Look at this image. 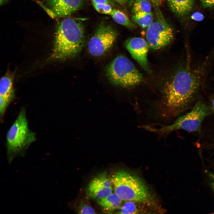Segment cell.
<instances>
[{
    "mask_svg": "<svg viewBox=\"0 0 214 214\" xmlns=\"http://www.w3.org/2000/svg\"><path fill=\"white\" fill-rule=\"evenodd\" d=\"M110 180L115 193L122 200L144 202L150 199L147 186L140 178L133 174L119 170Z\"/></svg>",
    "mask_w": 214,
    "mask_h": 214,
    "instance_id": "obj_4",
    "label": "cell"
},
{
    "mask_svg": "<svg viewBox=\"0 0 214 214\" xmlns=\"http://www.w3.org/2000/svg\"><path fill=\"white\" fill-rule=\"evenodd\" d=\"M151 6L148 0H135L132 10L134 14L140 12H151Z\"/></svg>",
    "mask_w": 214,
    "mask_h": 214,
    "instance_id": "obj_17",
    "label": "cell"
},
{
    "mask_svg": "<svg viewBox=\"0 0 214 214\" xmlns=\"http://www.w3.org/2000/svg\"><path fill=\"white\" fill-rule=\"evenodd\" d=\"M207 174L211 181V185L212 188L214 191V174L209 172H208Z\"/></svg>",
    "mask_w": 214,
    "mask_h": 214,
    "instance_id": "obj_23",
    "label": "cell"
},
{
    "mask_svg": "<svg viewBox=\"0 0 214 214\" xmlns=\"http://www.w3.org/2000/svg\"><path fill=\"white\" fill-rule=\"evenodd\" d=\"M7 159L11 163L17 156H23L30 144L36 140L29 128L25 109L21 108L6 136Z\"/></svg>",
    "mask_w": 214,
    "mask_h": 214,
    "instance_id": "obj_3",
    "label": "cell"
},
{
    "mask_svg": "<svg viewBox=\"0 0 214 214\" xmlns=\"http://www.w3.org/2000/svg\"><path fill=\"white\" fill-rule=\"evenodd\" d=\"M202 87L198 74L186 63L165 86L159 106L160 115L166 118L174 117L187 110L194 103Z\"/></svg>",
    "mask_w": 214,
    "mask_h": 214,
    "instance_id": "obj_1",
    "label": "cell"
},
{
    "mask_svg": "<svg viewBox=\"0 0 214 214\" xmlns=\"http://www.w3.org/2000/svg\"><path fill=\"white\" fill-rule=\"evenodd\" d=\"M210 114L209 108L207 105L203 101L199 100L195 103L190 112L178 117L171 124L157 128L146 125L144 128L148 130L161 134L179 130L200 133L202 122Z\"/></svg>",
    "mask_w": 214,
    "mask_h": 214,
    "instance_id": "obj_5",
    "label": "cell"
},
{
    "mask_svg": "<svg viewBox=\"0 0 214 214\" xmlns=\"http://www.w3.org/2000/svg\"><path fill=\"white\" fill-rule=\"evenodd\" d=\"M49 9L56 17L68 15L79 9L83 0H46Z\"/></svg>",
    "mask_w": 214,
    "mask_h": 214,
    "instance_id": "obj_11",
    "label": "cell"
},
{
    "mask_svg": "<svg viewBox=\"0 0 214 214\" xmlns=\"http://www.w3.org/2000/svg\"><path fill=\"white\" fill-rule=\"evenodd\" d=\"M171 10L177 16L183 18L192 10L195 0H167Z\"/></svg>",
    "mask_w": 214,
    "mask_h": 214,
    "instance_id": "obj_13",
    "label": "cell"
},
{
    "mask_svg": "<svg viewBox=\"0 0 214 214\" xmlns=\"http://www.w3.org/2000/svg\"><path fill=\"white\" fill-rule=\"evenodd\" d=\"M78 213L80 214H95V211L91 207L87 204H82L78 210Z\"/></svg>",
    "mask_w": 214,
    "mask_h": 214,
    "instance_id": "obj_20",
    "label": "cell"
},
{
    "mask_svg": "<svg viewBox=\"0 0 214 214\" xmlns=\"http://www.w3.org/2000/svg\"><path fill=\"white\" fill-rule=\"evenodd\" d=\"M127 201L120 207L118 213L119 214H134L137 211V206L134 202Z\"/></svg>",
    "mask_w": 214,
    "mask_h": 214,
    "instance_id": "obj_18",
    "label": "cell"
},
{
    "mask_svg": "<svg viewBox=\"0 0 214 214\" xmlns=\"http://www.w3.org/2000/svg\"><path fill=\"white\" fill-rule=\"evenodd\" d=\"M154 6L156 19L147 28L146 37L149 46L156 50L169 44L174 35L173 29L165 20L158 6Z\"/></svg>",
    "mask_w": 214,
    "mask_h": 214,
    "instance_id": "obj_7",
    "label": "cell"
},
{
    "mask_svg": "<svg viewBox=\"0 0 214 214\" xmlns=\"http://www.w3.org/2000/svg\"><path fill=\"white\" fill-rule=\"evenodd\" d=\"M191 18L192 19L195 21H200L203 20L204 18V16L201 12H196L191 15Z\"/></svg>",
    "mask_w": 214,
    "mask_h": 214,
    "instance_id": "obj_22",
    "label": "cell"
},
{
    "mask_svg": "<svg viewBox=\"0 0 214 214\" xmlns=\"http://www.w3.org/2000/svg\"><path fill=\"white\" fill-rule=\"evenodd\" d=\"M121 5H123L125 4L128 0H114Z\"/></svg>",
    "mask_w": 214,
    "mask_h": 214,
    "instance_id": "obj_27",
    "label": "cell"
},
{
    "mask_svg": "<svg viewBox=\"0 0 214 214\" xmlns=\"http://www.w3.org/2000/svg\"><path fill=\"white\" fill-rule=\"evenodd\" d=\"M110 15L116 23L128 29H132L135 26L128 16L120 10L112 9Z\"/></svg>",
    "mask_w": 214,
    "mask_h": 214,
    "instance_id": "obj_15",
    "label": "cell"
},
{
    "mask_svg": "<svg viewBox=\"0 0 214 214\" xmlns=\"http://www.w3.org/2000/svg\"><path fill=\"white\" fill-rule=\"evenodd\" d=\"M152 13L140 12L133 14L132 18V21L143 28H147L153 22Z\"/></svg>",
    "mask_w": 214,
    "mask_h": 214,
    "instance_id": "obj_16",
    "label": "cell"
},
{
    "mask_svg": "<svg viewBox=\"0 0 214 214\" xmlns=\"http://www.w3.org/2000/svg\"><path fill=\"white\" fill-rule=\"evenodd\" d=\"M111 180L105 172L94 177L88 184L86 190L88 196L97 200L105 197L112 193L113 189Z\"/></svg>",
    "mask_w": 214,
    "mask_h": 214,
    "instance_id": "obj_10",
    "label": "cell"
},
{
    "mask_svg": "<svg viewBox=\"0 0 214 214\" xmlns=\"http://www.w3.org/2000/svg\"><path fill=\"white\" fill-rule=\"evenodd\" d=\"M7 0H0V4H3L4 2L6 1Z\"/></svg>",
    "mask_w": 214,
    "mask_h": 214,
    "instance_id": "obj_28",
    "label": "cell"
},
{
    "mask_svg": "<svg viewBox=\"0 0 214 214\" xmlns=\"http://www.w3.org/2000/svg\"><path fill=\"white\" fill-rule=\"evenodd\" d=\"M202 6L205 8L214 7V0H200Z\"/></svg>",
    "mask_w": 214,
    "mask_h": 214,
    "instance_id": "obj_21",
    "label": "cell"
},
{
    "mask_svg": "<svg viewBox=\"0 0 214 214\" xmlns=\"http://www.w3.org/2000/svg\"><path fill=\"white\" fill-rule=\"evenodd\" d=\"M92 5L95 10L101 14L110 15L112 9L109 4L97 3L92 1Z\"/></svg>",
    "mask_w": 214,
    "mask_h": 214,
    "instance_id": "obj_19",
    "label": "cell"
},
{
    "mask_svg": "<svg viewBox=\"0 0 214 214\" xmlns=\"http://www.w3.org/2000/svg\"><path fill=\"white\" fill-rule=\"evenodd\" d=\"M125 47L133 57L145 70H149L147 55L149 45L144 38L133 37L127 40Z\"/></svg>",
    "mask_w": 214,
    "mask_h": 214,
    "instance_id": "obj_9",
    "label": "cell"
},
{
    "mask_svg": "<svg viewBox=\"0 0 214 214\" xmlns=\"http://www.w3.org/2000/svg\"><path fill=\"white\" fill-rule=\"evenodd\" d=\"M153 4V5L158 6L161 5L162 2L163 0H150Z\"/></svg>",
    "mask_w": 214,
    "mask_h": 214,
    "instance_id": "obj_25",
    "label": "cell"
},
{
    "mask_svg": "<svg viewBox=\"0 0 214 214\" xmlns=\"http://www.w3.org/2000/svg\"><path fill=\"white\" fill-rule=\"evenodd\" d=\"M117 36V32L112 27L100 25L89 42V53L94 56L102 55L112 46Z\"/></svg>",
    "mask_w": 214,
    "mask_h": 214,
    "instance_id": "obj_8",
    "label": "cell"
},
{
    "mask_svg": "<svg viewBox=\"0 0 214 214\" xmlns=\"http://www.w3.org/2000/svg\"><path fill=\"white\" fill-rule=\"evenodd\" d=\"M107 76L114 84L124 87H131L140 83L142 75L132 62L123 55L117 56L106 69Z\"/></svg>",
    "mask_w": 214,
    "mask_h": 214,
    "instance_id": "obj_6",
    "label": "cell"
},
{
    "mask_svg": "<svg viewBox=\"0 0 214 214\" xmlns=\"http://www.w3.org/2000/svg\"><path fill=\"white\" fill-rule=\"evenodd\" d=\"M12 78L6 75L2 77L0 82V114L2 119L8 105L14 97Z\"/></svg>",
    "mask_w": 214,
    "mask_h": 214,
    "instance_id": "obj_12",
    "label": "cell"
},
{
    "mask_svg": "<svg viewBox=\"0 0 214 214\" xmlns=\"http://www.w3.org/2000/svg\"><path fill=\"white\" fill-rule=\"evenodd\" d=\"M84 34V27L81 22L70 18L62 20L56 33L51 58L65 59L76 56L83 48Z\"/></svg>",
    "mask_w": 214,
    "mask_h": 214,
    "instance_id": "obj_2",
    "label": "cell"
},
{
    "mask_svg": "<svg viewBox=\"0 0 214 214\" xmlns=\"http://www.w3.org/2000/svg\"><path fill=\"white\" fill-rule=\"evenodd\" d=\"M92 1L97 3H107L109 4L110 1L109 0H92Z\"/></svg>",
    "mask_w": 214,
    "mask_h": 214,
    "instance_id": "obj_24",
    "label": "cell"
},
{
    "mask_svg": "<svg viewBox=\"0 0 214 214\" xmlns=\"http://www.w3.org/2000/svg\"><path fill=\"white\" fill-rule=\"evenodd\" d=\"M210 106L212 112L214 113V97L212 98L211 100Z\"/></svg>",
    "mask_w": 214,
    "mask_h": 214,
    "instance_id": "obj_26",
    "label": "cell"
},
{
    "mask_svg": "<svg viewBox=\"0 0 214 214\" xmlns=\"http://www.w3.org/2000/svg\"><path fill=\"white\" fill-rule=\"evenodd\" d=\"M122 200L115 193L97 199L98 204L105 213H110L120 208Z\"/></svg>",
    "mask_w": 214,
    "mask_h": 214,
    "instance_id": "obj_14",
    "label": "cell"
}]
</instances>
